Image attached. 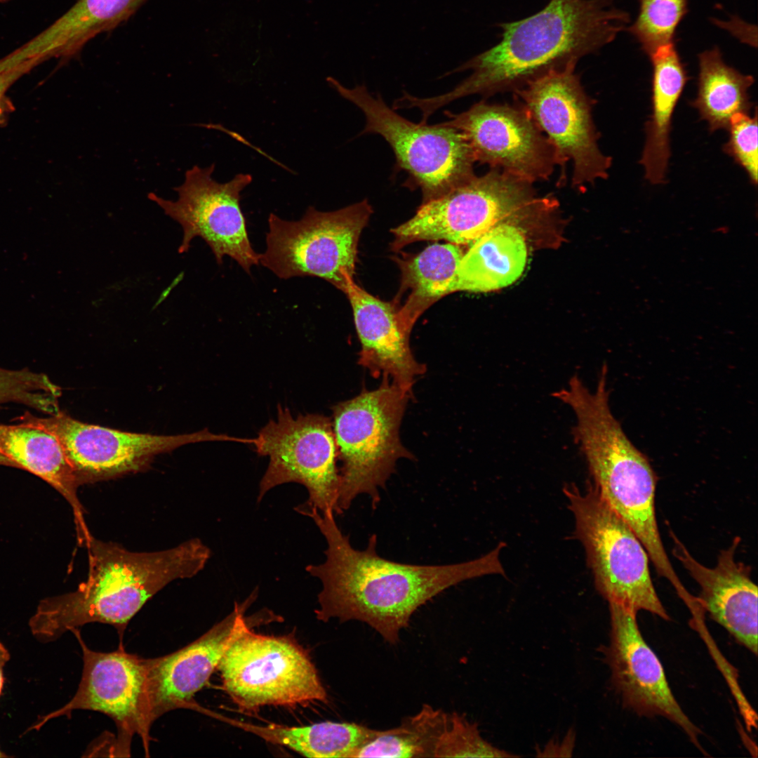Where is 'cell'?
Listing matches in <instances>:
<instances>
[{
    "label": "cell",
    "mask_w": 758,
    "mask_h": 758,
    "mask_svg": "<svg viewBox=\"0 0 758 758\" xmlns=\"http://www.w3.org/2000/svg\"><path fill=\"white\" fill-rule=\"evenodd\" d=\"M324 536L325 561L310 564L306 571L318 578L317 619L327 622L359 620L366 623L387 642L399 641L415 611L434 597L459 583L486 575L505 576L500 554L505 543L475 559L446 565H417L380 557L373 534L364 550H357L338 527L334 513L305 510Z\"/></svg>",
    "instance_id": "1"
},
{
    "label": "cell",
    "mask_w": 758,
    "mask_h": 758,
    "mask_svg": "<svg viewBox=\"0 0 758 758\" xmlns=\"http://www.w3.org/2000/svg\"><path fill=\"white\" fill-rule=\"evenodd\" d=\"M613 0H550L539 12L503 23L500 41L451 73H472L453 90L420 98L425 117L458 99L475 94L489 97L517 90L548 71L594 53L613 41L630 22Z\"/></svg>",
    "instance_id": "2"
},
{
    "label": "cell",
    "mask_w": 758,
    "mask_h": 758,
    "mask_svg": "<svg viewBox=\"0 0 758 758\" xmlns=\"http://www.w3.org/2000/svg\"><path fill=\"white\" fill-rule=\"evenodd\" d=\"M89 555L87 579L74 592L40 602L29 621L40 642L91 623L109 624L121 634L143 605L166 585L197 575L211 550L198 539L149 552H132L91 534L84 540Z\"/></svg>",
    "instance_id": "3"
},
{
    "label": "cell",
    "mask_w": 758,
    "mask_h": 758,
    "mask_svg": "<svg viewBox=\"0 0 758 758\" xmlns=\"http://www.w3.org/2000/svg\"><path fill=\"white\" fill-rule=\"evenodd\" d=\"M411 395L383 375L377 389L364 388L357 397L333 407L331 423L340 462L341 514L361 494L369 496L375 509L380 501L379 488H385L397 461L414 458L399 438Z\"/></svg>",
    "instance_id": "4"
},
{
    "label": "cell",
    "mask_w": 758,
    "mask_h": 758,
    "mask_svg": "<svg viewBox=\"0 0 758 758\" xmlns=\"http://www.w3.org/2000/svg\"><path fill=\"white\" fill-rule=\"evenodd\" d=\"M327 81L340 95L355 105L366 124L360 135H381L391 147L399 171L408 175V185L419 188L423 202L439 197L476 175L472 149L462 132L436 124H415L373 95L364 85L350 88L333 77Z\"/></svg>",
    "instance_id": "5"
},
{
    "label": "cell",
    "mask_w": 758,
    "mask_h": 758,
    "mask_svg": "<svg viewBox=\"0 0 758 758\" xmlns=\"http://www.w3.org/2000/svg\"><path fill=\"white\" fill-rule=\"evenodd\" d=\"M533 183L497 168L423 202L415 214L394 228L393 250L415 241L444 240L472 244L503 222L534 217L543 204Z\"/></svg>",
    "instance_id": "6"
},
{
    "label": "cell",
    "mask_w": 758,
    "mask_h": 758,
    "mask_svg": "<svg viewBox=\"0 0 758 758\" xmlns=\"http://www.w3.org/2000/svg\"><path fill=\"white\" fill-rule=\"evenodd\" d=\"M254 619L234 636L217 667L224 690L239 710L326 703V691L307 651L291 635L255 633Z\"/></svg>",
    "instance_id": "7"
},
{
    "label": "cell",
    "mask_w": 758,
    "mask_h": 758,
    "mask_svg": "<svg viewBox=\"0 0 758 758\" xmlns=\"http://www.w3.org/2000/svg\"><path fill=\"white\" fill-rule=\"evenodd\" d=\"M564 493L599 593L609 604L637 613L646 611L669 620L651 576L649 554L629 526L602 500L592 484L585 491L567 485Z\"/></svg>",
    "instance_id": "8"
},
{
    "label": "cell",
    "mask_w": 758,
    "mask_h": 758,
    "mask_svg": "<svg viewBox=\"0 0 758 758\" xmlns=\"http://www.w3.org/2000/svg\"><path fill=\"white\" fill-rule=\"evenodd\" d=\"M371 213L366 199L330 212L310 206L297 221L270 213L267 247L259 263L280 279L319 277L344 293L353 279L360 235Z\"/></svg>",
    "instance_id": "9"
},
{
    "label": "cell",
    "mask_w": 758,
    "mask_h": 758,
    "mask_svg": "<svg viewBox=\"0 0 758 758\" xmlns=\"http://www.w3.org/2000/svg\"><path fill=\"white\" fill-rule=\"evenodd\" d=\"M253 445L259 455L269 458L258 502L276 486L298 483L306 488L308 499L295 509L341 514L337 447L328 417L293 416L288 408L279 405L276 420L260 430Z\"/></svg>",
    "instance_id": "10"
},
{
    "label": "cell",
    "mask_w": 758,
    "mask_h": 758,
    "mask_svg": "<svg viewBox=\"0 0 758 758\" xmlns=\"http://www.w3.org/2000/svg\"><path fill=\"white\" fill-rule=\"evenodd\" d=\"M576 64L551 69L514 93L552 145L561 168L559 181L565 180L566 164L571 161L572 185L580 189L606 179L612 158L599 147L592 101L575 72Z\"/></svg>",
    "instance_id": "11"
},
{
    "label": "cell",
    "mask_w": 758,
    "mask_h": 758,
    "mask_svg": "<svg viewBox=\"0 0 758 758\" xmlns=\"http://www.w3.org/2000/svg\"><path fill=\"white\" fill-rule=\"evenodd\" d=\"M215 164L187 170L183 182L175 187L176 200L166 199L154 193L148 198L164 213L180 225L182 239L179 253H186L195 237L210 247L218 264L227 255L248 273L259 264L260 254L253 248L240 206L241 192L252 182L248 173H239L227 182L213 177Z\"/></svg>",
    "instance_id": "12"
},
{
    "label": "cell",
    "mask_w": 758,
    "mask_h": 758,
    "mask_svg": "<svg viewBox=\"0 0 758 758\" xmlns=\"http://www.w3.org/2000/svg\"><path fill=\"white\" fill-rule=\"evenodd\" d=\"M20 424L53 434L81 484L117 477L145 468L154 456L188 444L238 438L207 430L192 434L133 433L87 424L58 412L46 418L27 413Z\"/></svg>",
    "instance_id": "13"
},
{
    "label": "cell",
    "mask_w": 758,
    "mask_h": 758,
    "mask_svg": "<svg viewBox=\"0 0 758 758\" xmlns=\"http://www.w3.org/2000/svg\"><path fill=\"white\" fill-rule=\"evenodd\" d=\"M585 459L598 494L640 540L657 573L678 585L658 526L657 477L647 457L628 437L612 436L594 444Z\"/></svg>",
    "instance_id": "14"
},
{
    "label": "cell",
    "mask_w": 758,
    "mask_h": 758,
    "mask_svg": "<svg viewBox=\"0 0 758 758\" xmlns=\"http://www.w3.org/2000/svg\"><path fill=\"white\" fill-rule=\"evenodd\" d=\"M82 649L83 671L78 689L64 706L42 716L29 728L39 730L48 721L67 716L77 710H93L109 717L116 724L119 744L128 746L134 734L148 752L149 716L147 659L122 649L99 652L89 649L78 628L71 630Z\"/></svg>",
    "instance_id": "15"
},
{
    "label": "cell",
    "mask_w": 758,
    "mask_h": 758,
    "mask_svg": "<svg viewBox=\"0 0 758 758\" xmlns=\"http://www.w3.org/2000/svg\"><path fill=\"white\" fill-rule=\"evenodd\" d=\"M440 123L466 138L476 161L533 183L557 166L552 145L522 107L481 100L465 112L445 111Z\"/></svg>",
    "instance_id": "16"
},
{
    "label": "cell",
    "mask_w": 758,
    "mask_h": 758,
    "mask_svg": "<svg viewBox=\"0 0 758 758\" xmlns=\"http://www.w3.org/2000/svg\"><path fill=\"white\" fill-rule=\"evenodd\" d=\"M610 641L603 653L623 705L641 716H661L679 726L698 747L700 729L674 698L664 668L643 638L637 612L609 604Z\"/></svg>",
    "instance_id": "17"
},
{
    "label": "cell",
    "mask_w": 758,
    "mask_h": 758,
    "mask_svg": "<svg viewBox=\"0 0 758 758\" xmlns=\"http://www.w3.org/2000/svg\"><path fill=\"white\" fill-rule=\"evenodd\" d=\"M256 590L199 638L167 656L147 659L149 716L152 723L180 708L199 710L193 697L217 669L230 641L251 618L245 611Z\"/></svg>",
    "instance_id": "18"
},
{
    "label": "cell",
    "mask_w": 758,
    "mask_h": 758,
    "mask_svg": "<svg viewBox=\"0 0 758 758\" xmlns=\"http://www.w3.org/2000/svg\"><path fill=\"white\" fill-rule=\"evenodd\" d=\"M672 553L681 562L700 591V608L721 625L740 644L757 653V587L752 580L751 568L737 561L735 554L740 538L720 552L714 568L698 561L673 533Z\"/></svg>",
    "instance_id": "19"
},
{
    "label": "cell",
    "mask_w": 758,
    "mask_h": 758,
    "mask_svg": "<svg viewBox=\"0 0 758 758\" xmlns=\"http://www.w3.org/2000/svg\"><path fill=\"white\" fill-rule=\"evenodd\" d=\"M353 311L361 343L359 364L375 378L387 375L392 382L412 394L415 378L426 371L411 350V331L402 324L397 307L384 302L350 279L344 291Z\"/></svg>",
    "instance_id": "20"
},
{
    "label": "cell",
    "mask_w": 758,
    "mask_h": 758,
    "mask_svg": "<svg viewBox=\"0 0 758 758\" xmlns=\"http://www.w3.org/2000/svg\"><path fill=\"white\" fill-rule=\"evenodd\" d=\"M147 0H77L63 15L12 52L18 62L78 54L94 37L127 20Z\"/></svg>",
    "instance_id": "21"
},
{
    "label": "cell",
    "mask_w": 758,
    "mask_h": 758,
    "mask_svg": "<svg viewBox=\"0 0 758 758\" xmlns=\"http://www.w3.org/2000/svg\"><path fill=\"white\" fill-rule=\"evenodd\" d=\"M652 68L651 114L646 124V140L640 164L645 178L653 185L665 180L670 157L672 116L689 77L674 43L650 53Z\"/></svg>",
    "instance_id": "22"
},
{
    "label": "cell",
    "mask_w": 758,
    "mask_h": 758,
    "mask_svg": "<svg viewBox=\"0 0 758 758\" xmlns=\"http://www.w3.org/2000/svg\"><path fill=\"white\" fill-rule=\"evenodd\" d=\"M514 225L500 223L470 244L459 264L455 292H489L520 277L528 252L524 232Z\"/></svg>",
    "instance_id": "23"
},
{
    "label": "cell",
    "mask_w": 758,
    "mask_h": 758,
    "mask_svg": "<svg viewBox=\"0 0 758 758\" xmlns=\"http://www.w3.org/2000/svg\"><path fill=\"white\" fill-rule=\"evenodd\" d=\"M0 453L58 490L74 509L80 534L88 532L77 496L80 486L58 441L43 430L19 424H0Z\"/></svg>",
    "instance_id": "24"
},
{
    "label": "cell",
    "mask_w": 758,
    "mask_h": 758,
    "mask_svg": "<svg viewBox=\"0 0 758 758\" xmlns=\"http://www.w3.org/2000/svg\"><path fill=\"white\" fill-rule=\"evenodd\" d=\"M464 253L460 245L435 244L420 253L397 260L401 272L399 295L406 293L404 304L397 306L402 324L411 331L418 317L441 298L455 292L460 262Z\"/></svg>",
    "instance_id": "25"
},
{
    "label": "cell",
    "mask_w": 758,
    "mask_h": 758,
    "mask_svg": "<svg viewBox=\"0 0 758 758\" xmlns=\"http://www.w3.org/2000/svg\"><path fill=\"white\" fill-rule=\"evenodd\" d=\"M698 93L691 105L714 132L727 129L733 115L750 113L748 90L754 79L726 65L717 46L698 55Z\"/></svg>",
    "instance_id": "26"
},
{
    "label": "cell",
    "mask_w": 758,
    "mask_h": 758,
    "mask_svg": "<svg viewBox=\"0 0 758 758\" xmlns=\"http://www.w3.org/2000/svg\"><path fill=\"white\" fill-rule=\"evenodd\" d=\"M236 724L267 742L314 758H352L355 752L378 731L354 722H324L304 726Z\"/></svg>",
    "instance_id": "27"
},
{
    "label": "cell",
    "mask_w": 758,
    "mask_h": 758,
    "mask_svg": "<svg viewBox=\"0 0 758 758\" xmlns=\"http://www.w3.org/2000/svg\"><path fill=\"white\" fill-rule=\"evenodd\" d=\"M447 713L424 705L416 714L400 726L378 732L354 754L353 757H433L436 740Z\"/></svg>",
    "instance_id": "28"
},
{
    "label": "cell",
    "mask_w": 758,
    "mask_h": 758,
    "mask_svg": "<svg viewBox=\"0 0 758 758\" xmlns=\"http://www.w3.org/2000/svg\"><path fill=\"white\" fill-rule=\"evenodd\" d=\"M638 16L627 27L647 55L674 43L675 31L686 14L687 0H637Z\"/></svg>",
    "instance_id": "29"
},
{
    "label": "cell",
    "mask_w": 758,
    "mask_h": 758,
    "mask_svg": "<svg viewBox=\"0 0 758 758\" xmlns=\"http://www.w3.org/2000/svg\"><path fill=\"white\" fill-rule=\"evenodd\" d=\"M60 389L44 373L0 367V404L20 403L53 415L59 412Z\"/></svg>",
    "instance_id": "30"
},
{
    "label": "cell",
    "mask_w": 758,
    "mask_h": 758,
    "mask_svg": "<svg viewBox=\"0 0 758 758\" xmlns=\"http://www.w3.org/2000/svg\"><path fill=\"white\" fill-rule=\"evenodd\" d=\"M512 757L514 754L485 740L478 725L458 712L447 713L436 740L433 757Z\"/></svg>",
    "instance_id": "31"
},
{
    "label": "cell",
    "mask_w": 758,
    "mask_h": 758,
    "mask_svg": "<svg viewBox=\"0 0 758 758\" xmlns=\"http://www.w3.org/2000/svg\"><path fill=\"white\" fill-rule=\"evenodd\" d=\"M729 138L724 151L746 172L751 182L757 183V114L738 112L732 116L727 128Z\"/></svg>",
    "instance_id": "32"
},
{
    "label": "cell",
    "mask_w": 758,
    "mask_h": 758,
    "mask_svg": "<svg viewBox=\"0 0 758 758\" xmlns=\"http://www.w3.org/2000/svg\"><path fill=\"white\" fill-rule=\"evenodd\" d=\"M32 68L31 63L22 62L12 68L0 69V124L11 107L6 96L7 89L16 79Z\"/></svg>",
    "instance_id": "33"
},
{
    "label": "cell",
    "mask_w": 758,
    "mask_h": 758,
    "mask_svg": "<svg viewBox=\"0 0 758 758\" xmlns=\"http://www.w3.org/2000/svg\"><path fill=\"white\" fill-rule=\"evenodd\" d=\"M11 658L10 653L4 644L0 641V696L2 692L4 677V668Z\"/></svg>",
    "instance_id": "34"
},
{
    "label": "cell",
    "mask_w": 758,
    "mask_h": 758,
    "mask_svg": "<svg viewBox=\"0 0 758 758\" xmlns=\"http://www.w3.org/2000/svg\"><path fill=\"white\" fill-rule=\"evenodd\" d=\"M0 465L5 466H11L18 467L15 463L11 461L9 458L0 453Z\"/></svg>",
    "instance_id": "35"
},
{
    "label": "cell",
    "mask_w": 758,
    "mask_h": 758,
    "mask_svg": "<svg viewBox=\"0 0 758 758\" xmlns=\"http://www.w3.org/2000/svg\"><path fill=\"white\" fill-rule=\"evenodd\" d=\"M7 757L8 756L0 748V758H1V757Z\"/></svg>",
    "instance_id": "36"
},
{
    "label": "cell",
    "mask_w": 758,
    "mask_h": 758,
    "mask_svg": "<svg viewBox=\"0 0 758 758\" xmlns=\"http://www.w3.org/2000/svg\"><path fill=\"white\" fill-rule=\"evenodd\" d=\"M7 1V0H0V1Z\"/></svg>",
    "instance_id": "37"
}]
</instances>
